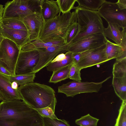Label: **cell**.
<instances>
[{
    "label": "cell",
    "instance_id": "11",
    "mask_svg": "<svg viewBox=\"0 0 126 126\" xmlns=\"http://www.w3.org/2000/svg\"><path fill=\"white\" fill-rule=\"evenodd\" d=\"M39 58V54L37 49L20 51L16 67L15 75L33 73Z\"/></svg>",
    "mask_w": 126,
    "mask_h": 126
},
{
    "label": "cell",
    "instance_id": "13",
    "mask_svg": "<svg viewBox=\"0 0 126 126\" xmlns=\"http://www.w3.org/2000/svg\"><path fill=\"white\" fill-rule=\"evenodd\" d=\"M22 20L26 26L28 34V43L39 38L44 22L41 14L34 13L25 17Z\"/></svg>",
    "mask_w": 126,
    "mask_h": 126
},
{
    "label": "cell",
    "instance_id": "23",
    "mask_svg": "<svg viewBox=\"0 0 126 126\" xmlns=\"http://www.w3.org/2000/svg\"><path fill=\"white\" fill-rule=\"evenodd\" d=\"M1 26L9 29L27 30L26 26L22 20L10 18L2 19Z\"/></svg>",
    "mask_w": 126,
    "mask_h": 126
},
{
    "label": "cell",
    "instance_id": "40",
    "mask_svg": "<svg viewBox=\"0 0 126 126\" xmlns=\"http://www.w3.org/2000/svg\"><path fill=\"white\" fill-rule=\"evenodd\" d=\"M4 38L0 32V43Z\"/></svg>",
    "mask_w": 126,
    "mask_h": 126
},
{
    "label": "cell",
    "instance_id": "9",
    "mask_svg": "<svg viewBox=\"0 0 126 126\" xmlns=\"http://www.w3.org/2000/svg\"><path fill=\"white\" fill-rule=\"evenodd\" d=\"M107 39L103 33L92 34L83 37L71 44L67 51L81 53L100 47L106 43Z\"/></svg>",
    "mask_w": 126,
    "mask_h": 126
},
{
    "label": "cell",
    "instance_id": "34",
    "mask_svg": "<svg viewBox=\"0 0 126 126\" xmlns=\"http://www.w3.org/2000/svg\"><path fill=\"white\" fill-rule=\"evenodd\" d=\"M81 56V53L72 52L73 63L77 64L79 62Z\"/></svg>",
    "mask_w": 126,
    "mask_h": 126
},
{
    "label": "cell",
    "instance_id": "15",
    "mask_svg": "<svg viewBox=\"0 0 126 126\" xmlns=\"http://www.w3.org/2000/svg\"><path fill=\"white\" fill-rule=\"evenodd\" d=\"M0 32L4 38L14 42L20 48L28 42L29 35L27 30L10 29L0 26Z\"/></svg>",
    "mask_w": 126,
    "mask_h": 126
},
{
    "label": "cell",
    "instance_id": "28",
    "mask_svg": "<svg viewBox=\"0 0 126 126\" xmlns=\"http://www.w3.org/2000/svg\"><path fill=\"white\" fill-rule=\"evenodd\" d=\"M99 119L91 116L89 114L76 119L75 123L80 126H97Z\"/></svg>",
    "mask_w": 126,
    "mask_h": 126
},
{
    "label": "cell",
    "instance_id": "7",
    "mask_svg": "<svg viewBox=\"0 0 126 126\" xmlns=\"http://www.w3.org/2000/svg\"><path fill=\"white\" fill-rule=\"evenodd\" d=\"M111 77H109L101 82H97L73 80L59 86L58 92L64 94L67 97H72L82 93L98 92L103 83Z\"/></svg>",
    "mask_w": 126,
    "mask_h": 126
},
{
    "label": "cell",
    "instance_id": "20",
    "mask_svg": "<svg viewBox=\"0 0 126 126\" xmlns=\"http://www.w3.org/2000/svg\"><path fill=\"white\" fill-rule=\"evenodd\" d=\"M112 84L115 94L122 101L126 100V76L113 77Z\"/></svg>",
    "mask_w": 126,
    "mask_h": 126
},
{
    "label": "cell",
    "instance_id": "5",
    "mask_svg": "<svg viewBox=\"0 0 126 126\" xmlns=\"http://www.w3.org/2000/svg\"><path fill=\"white\" fill-rule=\"evenodd\" d=\"M43 0H14L5 3L2 18L22 20L26 16L36 13H41Z\"/></svg>",
    "mask_w": 126,
    "mask_h": 126
},
{
    "label": "cell",
    "instance_id": "3",
    "mask_svg": "<svg viewBox=\"0 0 126 126\" xmlns=\"http://www.w3.org/2000/svg\"><path fill=\"white\" fill-rule=\"evenodd\" d=\"M77 16L78 31L70 45L80 38L92 34L103 33L104 27L102 20L97 11L83 7H75Z\"/></svg>",
    "mask_w": 126,
    "mask_h": 126
},
{
    "label": "cell",
    "instance_id": "39",
    "mask_svg": "<svg viewBox=\"0 0 126 126\" xmlns=\"http://www.w3.org/2000/svg\"><path fill=\"white\" fill-rule=\"evenodd\" d=\"M18 84L16 82L14 81L12 83L11 86L13 89H18Z\"/></svg>",
    "mask_w": 126,
    "mask_h": 126
},
{
    "label": "cell",
    "instance_id": "33",
    "mask_svg": "<svg viewBox=\"0 0 126 126\" xmlns=\"http://www.w3.org/2000/svg\"><path fill=\"white\" fill-rule=\"evenodd\" d=\"M35 109L42 118H47L51 119L57 118L52 110L49 107Z\"/></svg>",
    "mask_w": 126,
    "mask_h": 126
},
{
    "label": "cell",
    "instance_id": "42",
    "mask_svg": "<svg viewBox=\"0 0 126 126\" xmlns=\"http://www.w3.org/2000/svg\"><path fill=\"white\" fill-rule=\"evenodd\" d=\"M0 101H1V100H0V103L1 102H0Z\"/></svg>",
    "mask_w": 126,
    "mask_h": 126
},
{
    "label": "cell",
    "instance_id": "38",
    "mask_svg": "<svg viewBox=\"0 0 126 126\" xmlns=\"http://www.w3.org/2000/svg\"><path fill=\"white\" fill-rule=\"evenodd\" d=\"M4 10L3 5L0 4V21L1 20L2 18V15Z\"/></svg>",
    "mask_w": 126,
    "mask_h": 126
},
{
    "label": "cell",
    "instance_id": "29",
    "mask_svg": "<svg viewBox=\"0 0 126 126\" xmlns=\"http://www.w3.org/2000/svg\"><path fill=\"white\" fill-rule=\"evenodd\" d=\"M114 126H126V100L122 101Z\"/></svg>",
    "mask_w": 126,
    "mask_h": 126
},
{
    "label": "cell",
    "instance_id": "8",
    "mask_svg": "<svg viewBox=\"0 0 126 126\" xmlns=\"http://www.w3.org/2000/svg\"><path fill=\"white\" fill-rule=\"evenodd\" d=\"M97 11L108 23L116 24L122 29L126 28V9H120L116 3L106 0Z\"/></svg>",
    "mask_w": 126,
    "mask_h": 126
},
{
    "label": "cell",
    "instance_id": "32",
    "mask_svg": "<svg viewBox=\"0 0 126 126\" xmlns=\"http://www.w3.org/2000/svg\"><path fill=\"white\" fill-rule=\"evenodd\" d=\"M81 70L76 64L73 63L70 68L69 78L74 81H81Z\"/></svg>",
    "mask_w": 126,
    "mask_h": 126
},
{
    "label": "cell",
    "instance_id": "26",
    "mask_svg": "<svg viewBox=\"0 0 126 126\" xmlns=\"http://www.w3.org/2000/svg\"><path fill=\"white\" fill-rule=\"evenodd\" d=\"M106 0H76L78 6L92 11L98 10Z\"/></svg>",
    "mask_w": 126,
    "mask_h": 126
},
{
    "label": "cell",
    "instance_id": "6",
    "mask_svg": "<svg viewBox=\"0 0 126 126\" xmlns=\"http://www.w3.org/2000/svg\"><path fill=\"white\" fill-rule=\"evenodd\" d=\"M20 51V48L9 39L4 38L0 43V65L12 76L15 75L16 67Z\"/></svg>",
    "mask_w": 126,
    "mask_h": 126
},
{
    "label": "cell",
    "instance_id": "27",
    "mask_svg": "<svg viewBox=\"0 0 126 126\" xmlns=\"http://www.w3.org/2000/svg\"><path fill=\"white\" fill-rule=\"evenodd\" d=\"M78 29V24L76 21L74 22L68 27L64 38L65 44L70 45V42L77 34Z\"/></svg>",
    "mask_w": 126,
    "mask_h": 126
},
{
    "label": "cell",
    "instance_id": "1",
    "mask_svg": "<svg viewBox=\"0 0 126 126\" xmlns=\"http://www.w3.org/2000/svg\"><path fill=\"white\" fill-rule=\"evenodd\" d=\"M21 100L0 103V126H44L37 111Z\"/></svg>",
    "mask_w": 126,
    "mask_h": 126
},
{
    "label": "cell",
    "instance_id": "16",
    "mask_svg": "<svg viewBox=\"0 0 126 126\" xmlns=\"http://www.w3.org/2000/svg\"><path fill=\"white\" fill-rule=\"evenodd\" d=\"M63 44L64 40L62 37L42 39L39 38L24 45L20 48V51L36 50Z\"/></svg>",
    "mask_w": 126,
    "mask_h": 126
},
{
    "label": "cell",
    "instance_id": "17",
    "mask_svg": "<svg viewBox=\"0 0 126 126\" xmlns=\"http://www.w3.org/2000/svg\"><path fill=\"white\" fill-rule=\"evenodd\" d=\"M61 12L57 0H43L41 14L44 22L54 18Z\"/></svg>",
    "mask_w": 126,
    "mask_h": 126
},
{
    "label": "cell",
    "instance_id": "10",
    "mask_svg": "<svg viewBox=\"0 0 126 126\" xmlns=\"http://www.w3.org/2000/svg\"><path fill=\"white\" fill-rule=\"evenodd\" d=\"M106 46L105 43L97 48L81 53L80 60L76 65L81 70L108 61L106 54Z\"/></svg>",
    "mask_w": 126,
    "mask_h": 126
},
{
    "label": "cell",
    "instance_id": "18",
    "mask_svg": "<svg viewBox=\"0 0 126 126\" xmlns=\"http://www.w3.org/2000/svg\"><path fill=\"white\" fill-rule=\"evenodd\" d=\"M121 28L117 25L108 23L106 28H104L103 33L106 36L114 41L116 44L121 45L124 36L126 34V28L120 30Z\"/></svg>",
    "mask_w": 126,
    "mask_h": 126
},
{
    "label": "cell",
    "instance_id": "14",
    "mask_svg": "<svg viewBox=\"0 0 126 126\" xmlns=\"http://www.w3.org/2000/svg\"><path fill=\"white\" fill-rule=\"evenodd\" d=\"M11 84L9 76L0 73V100L1 101L16 99L22 100L18 89H13Z\"/></svg>",
    "mask_w": 126,
    "mask_h": 126
},
{
    "label": "cell",
    "instance_id": "31",
    "mask_svg": "<svg viewBox=\"0 0 126 126\" xmlns=\"http://www.w3.org/2000/svg\"><path fill=\"white\" fill-rule=\"evenodd\" d=\"M42 118L44 126H70L68 123L64 120L57 118L55 119Z\"/></svg>",
    "mask_w": 126,
    "mask_h": 126
},
{
    "label": "cell",
    "instance_id": "25",
    "mask_svg": "<svg viewBox=\"0 0 126 126\" xmlns=\"http://www.w3.org/2000/svg\"><path fill=\"white\" fill-rule=\"evenodd\" d=\"M35 77V74L33 73L9 76L11 83L14 81L16 82L20 86L33 82Z\"/></svg>",
    "mask_w": 126,
    "mask_h": 126
},
{
    "label": "cell",
    "instance_id": "19",
    "mask_svg": "<svg viewBox=\"0 0 126 126\" xmlns=\"http://www.w3.org/2000/svg\"><path fill=\"white\" fill-rule=\"evenodd\" d=\"M106 44L105 53L108 61L126 57V48L113 43L108 39Z\"/></svg>",
    "mask_w": 126,
    "mask_h": 126
},
{
    "label": "cell",
    "instance_id": "24",
    "mask_svg": "<svg viewBox=\"0 0 126 126\" xmlns=\"http://www.w3.org/2000/svg\"><path fill=\"white\" fill-rule=\"evenodd\" d=\"M113 77L126 76V57L116 59L113 65Z\"/></svg>",
    "mask_w": 126,
    "mask_h": 126
},
{
    "label": "cell",
    "instance_id": "35",
    "mask_svg": "<svg viewBox=\"0 0 126 126\" xmlns=\"http://www.w3.org/2000/svg\"><path fill=\"white\" fill-rule=\"evenodd\" d=\"M116 3L120 9H126V0H118Z\"/></svg>",
    "mask_w": 126,
    "mask_h": 126
},
{
    "label": "cell",
    "instance_id": "12",
    "mask_svg": "<svg viewBox=\"0 0 126 126\" xmlns=\"http://www.w3.org/2000/svg\"><path fill=\"white\" fill-rule=\"evenodd\" d=\"M69 45L63 44L37 49L39 54V59L33 73L38 72L48 65L57 55L66 52Z\"/></svg>",
    "mask_w": 126,
    "mask_h": 126
},
{
    "label": "cell",
    "instance_id": "30",
    "mask_svg": "<svg viewBox=\"0 0 126 126\" xmlns=\"http://www.w3.org/2000/svg\"><path fill=\"white\" fill-rule=\"evenodd\" d=\"M57 1L60 12L64 14L74 9V6L76 0H57Z\"/></svg>",
    "mask_w": 126,
    "mask_h": 126
},
{
    "label": "cell",
    "instance_id": "4",
    "mask_svg": "<svg viewBox=\"0 0 126 126\" xmlns=\"http://www.w3.org/2000/svg\"><path fill=\"white\" fill-rule=\"evenodd\" d=\"M61 13L54 18L44 22L39 38L64 39L68 27L74 22H77V16L75 11L62 15Z\"/></svg>",
    "mask_w": 126,
    "mask_h": 126
},
{
    "label": "cell",
    "instance_id": "22",
    "mask_svg": "<svg viewBox=\"0 0 126 126\" xmlns=\"http://www.w3.org/2000/svg\"><path fill=\"white\" fill-rule=\"evenodd\" d=\"M72 64L53 71L49 82L55 83L68 78L70 68Z\"/></svg>",
    "mask_w": 126,
    "mask_h": 126
},
{
    "label": "cell",
    "instance_id": "2",
    "mask_svg": "<svg viewBox=\"0 0 126 126\" xmlns=\"http://www.w3.org/2000/svg\"><path fill=\"white\" fill-rule=\"evenodd\" d=\"M18 91L22 100L34 109L48 107L55 112L57 103L55 92L51 87L33 82L20 86Z\"/></svg>",
    "mask_w": 126,
    "mask_h": 126
},
{
    "label": "cell",
    "instance_id": "41",
    "mask_svg": "<svg viewBox=\"0 0 126 126\" xmlns=\"http://www.w3.org/2000/svg\"><path fill=\"white\" fill-rule=\"evenodd\" d=\"M1 22L0 21V27L1 26Z\"/></svg>",
    "mask_w": 126,
    "mask_h": 126
},
{
    "label": "cell",
    "instance_id": "21",
    "mask_svg": "<svg viewBox=\"0 0 126 126\" xmlns=\"http://www.w3.org/2000/svg\"><path fill=\"white\" fill-rule=\"evenodd\" d=\"M65 58L60 61L50 63L47 66V70L49 71H53L73 63L72 52L67 51L65 53Z\"/></svg>",
    "mask_w": 126,
    "mask_h": 126
},
{
    "label": "cell",
    "instance_id": "37",
    "mask_svg": "<svg viewBox=\"0 0 126 126\" xmlns=\"http://www.w3.org/2000/svg\"><path fill=\"white\" fill-rule=\"evenodd\" d=\"M0 73L8 76H12L11 74L5 69L0 65Z\"/></svg>",
    "mask_w": 126,
    "mask_h": 126
},
{
    "label": "cell",
    "instance_id": "36",
    "mask_svg": "<svg viewBox=\"0 0 126 126\" xmlns=\"http://www.w3.org/2000/svg\"><path fill=\"white\" fill-rule=\"evenodd\" d=\"M65 58V54L62 53L57 55L51 62V63H54L62 60Z\"/></svg>",
    "mask_w": 126,
    "mask_h": 126
}]
</instances>
